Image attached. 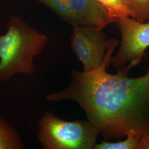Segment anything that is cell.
<instances>
[{
  "mask_svg": "<svg viewBox=\"0 0 149 149\" xmlns=\"http://www.w3.org/2000/svg\"><path fill=\"white\" fill-rule=\"evenodd\" d=\"M140 139L134 136L128 135L127 138L118 142H108L103 140L100 144H96L93 149H138L139 140Z\"/></svg>",
  "mask_w": 149,
  "mask_h": 149,
  "instance_id": "cell-9",
  "label": "cell"
},
{
  "mask_svg": "<svg viewBox=\"0 0 149 149\" xmlns=\"http://www.w3.org/2000/svg\"><path fill=\"white\" fill-rule=\"evenodd\" d=\"M138 149H149V132L139 139Z\"/></svg>",
  "mask_w": 149,
  "mask_h": 149,
  "instance_id": "cell-11",
  "label": "cell"
},
{
  "mask_svg": "<svg viewBox=\"0 0 149 149\" xmlns=\"http://www.w3.org/2000/svg\"><path fill=\"white\" fill-rule=\"evenodd\" d=\"M118 44L116 39H110L100 68L87 72L72 70L69 85L47 95L45 100L76 102L104 138L132 135L140 139L149 132V68L138 77H129L124 70L107 72Z\"/></svg>",
  "mask_w": 149,
  "mask_h": 149,
  "instance_id": "cell-1",
  "label": "cell"
},
{
  "mask_svg": "<svg viewBox=\"0 0 149 149\" xmlns=\"http://www.w3.org/2000/svg\"><path fill=\"white\" fill-rule=\"evenodd\" d=\"M7 32L0 35V84L15 74H34V58L42 53L48 36L29 26L21 18L12 15L6 24Z\"/></svg>",
  "mask_w": 149,
  "mask_h": 149,
  "instance_id": "cell-2",
  "label": "cell"
},
{
  "mask_svg": "<svg viewBox=\"0 0 149 149\" xmlns=\"http://www.w3.org/2000/svg\"><path fill=\"white\" fill-rule=\"evenodd\" d=\"M121 33L120 47L112 57L113 68L129 72L140 63L149 47V21L140 22L131 17L116 22Z\"/></svg>",
  "mask_w": 149,
  "mask_h": 149,
  "instance_id": "cell-4",
  "label": "cell"
},
{
  "mask_svg": "<svg viewBox=\"0 0 149 149\" xmlns=\"http://www.w3.org/2000/svg\"><path fill=\"white\" fill-rule=\"evenodd\" d=\"M107 11L108 15L117 19L125 17L135 19V14L125 0H95Z\"/></svg>",
  "mask_w": 149,
  "mask_h": 149,
  "instance_id": "cell-8",
  "label": "cell"
},
{
  "mask_svg": "<svg viewBox=\"0 0 149 149\" xmlns=\"http://www.w3.org/2000/svg\"><path fill=\"white\" fill-rule=\"evenodd\" d=\"M24 145L16 129L0 117V149H24Z\"/></svg>",
  "mask_w": 149,
  "mask_h": 149,
  "instance_id": "cell-7",
  "label": "cell"
},
{
  "mask_svg": "<svg viewBox=\"0 0 149 149\" xmlns=\"http://www.w3.org/2000/svg\"><path fill=\"white\" fill-rule=\"evenodd\" d=\"M71 48L83 66V71H90L101 66L107 53L109 39L103 29L89 26L72 27Z\"/></svg>",
  "mask_w": 149,
  "mask_h": 149,
  "instance_id": "cell-6",
  "label": "cell"
},
{
  "mask_svg": "<svg viewBox=\"0 0 149 149\" xmlns=\"http://www.w3.org/2000/svg\"><path fill=\"white\" fill-rule=\"evenodd\" d=\"M38 142L44 149H92L100 132L87 120L68 121L46 111L38 122Z\"/></svg>",
  "mask_w": 149,
  "mask_h": 149,
  "instance_id": "cell-3",
  "label": "cell"
},
{
  "mask_svg": "<svg viewBox=\"0 0 149 149\" xmlns=\"http://www.w3.org/2000/svg\"><path fill=\"white\" fill-rule=\"evenodd\" d=\"M135 14V19L140 22L149 21V0H125Z\"/></svg>",
  "mask_w": 149,
  "mask_h": 149,
  "instance_id": "cell-10",
  "label": "cell"
},
{
  "mask_svg": "<svg viewBox=\"0 0 149 149\" xmlns=\"http://www.w3.org/2000/svg\"><path fill=\"white\" fill-rule=\"evenodd\" d=\"M34 1L47 7L72 27L89 25L103 29L117 21L95 0Z\"/></svg>",
  "mask_w": 149,
  "mask_h": 149,
  "instance_id": "cell-5",
  "label": "cell"
}]
</instances>
